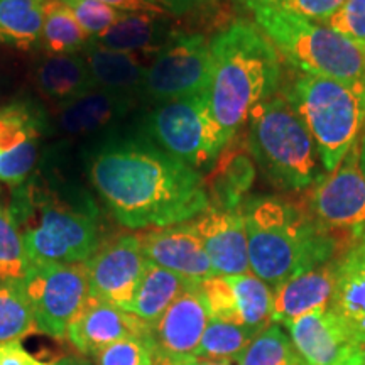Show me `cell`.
<instances>
[{
    "label": "cell",
    "instance_id": "obj_43",
    "mask_svg": "<svg viewBox=\"0 0 365 365\" xmlns=\"http://www.w3.org/2000/svg\"><path fill=\"white\" fill-rule=\"evenodd\" d=\"M237 2L250 12L255 7H271L277 2V0H237Z\"/></svg>",
    "mask_w": 365,
    "mask_h": 365
},
{
    "label": "cell",
    "instance_id": "obj_8",
    "mask_svg": "<svg viewBox=\"0 0 365 365\" xmlns=\"http://www.w3.org/2000/svg\"><path fill=\"white\" fill-rule=\"evenodd\" d=\"M144 134L164 153L195 170L215 163L228 145L210 112L207 91L156 103L144 117Z\"/></svg>",
    "mask_w": 365,
    "mask_h": 365
},
{
    "label": "cell",
    "instance_id": "obj_39",
    "mask_svg": "<svg viewBox=\"0 0 365 365\" xmlns=\"http://www.w3.org/2000/svg\"><path fill=\"white\" fill-rule=\"evenodd\" d=\"M173 19L205 17L218 9V0H153Z\"/></svg>",
    "mask_w": 365,
    "mask_h": 365
},
{
    "label": "cell",
    "instance_id": "obj_47",
    "mask_svg": "<svg viewBox=\"0 0 365 365\" xmlns=\"http://www.w3.org/2000/svg\"><path fill=\"white\" fill-rule=\"evenodd\" d=\"M360 166H362V171L365 173V134L362 137V143H360Z\"/></svg>",
    "mask_w": 365,
    "mask_h": 365
},
{
    "label": "cell",
    "instance_id": "obj_19",
    "mask_svg": "<svg viewBox=\"0 0 365 365\" xmlns=\"http://www.w3.org/2000/svg\"><path fill=\"white\" fill-rule=\"evenodd\" d=\"M137 98L93 88L81 97L54 107L49 113L51 132L66 137H91L105 132L132 110Z\"/></svg>",
    "mask_w": 365,
    "mask_h": 365
},
{
    "label": "cell",
    "instance_id": "obj_24",
    "mask_svg": "<svg viewBox=\"0 0 365 365\" xmlns=\"http://www.w3.org/2000/svg\"><path fill=\"white\" fill-rule=\"evenodd\" d=\"M330 308L365 339V239L336 257V286Z\"/></svg>",
    "mask_w": 365,
    "mask_h": 365
},
{
    "label": "cell",
    "instance_id": "obj_40",
    "mask_svg": "<svg viewBox=\"0 0 365 365\" xmlns=\"http://www.w3.org/2000/svg\"><path fill=\"white\" fill-rule=\"evenodd\" d=\"M0 365H49L26 350L21 340H11L0 344Z\"/></svg>",
    "mask_w": 365,
    "mask_h": 365
},
{
    "label": "cell",
    "instance_id": "obj_28",
    "mask_svg": "<svg viewBox=\"0 0 365 365\" xmlns=\"http://www.w3.org/2000/svg\"><path fill=\"white\" fill-rule=\"evenodd\" d=\"M46 0H0V44L33 49L39 46Z\"/></svg>",
    "mask_w": 365,
    "mask_h": 365
},
{
    "label": "cell",
    "instance_id": "obj_3",
    "mask_svg": "<svg viewBox=\"0 0 365 365\" xmlns=\"http://www.w3.org/2000/svg\"><path fill=\"white\" fill-rule=\"evenodd\" d=\"M250 272L276 289L291 277L335 259L339 242L304 208L274 198H250L242 207Z\"/></svg>",
    "mask_w": 365,
    "mask_h": 365
},
{
    "label": "cell",
    "instance_id": "obj_27",
    "mask_svg": "<svg viewBox=\"0 0 365 365\" xmlns=\"http://www.w3.org/2000/svg\"><path fill=\"white\" fill-rule=\"evenodd\" d=\"M48 132L49 112L34 100H16L0 108V154L41 140Z\"/></svg>",
    "mask_w": 365,
    "mask_h": 365
},
{
    "label": "cell",
    "instance_id": "obj_18",
    "mask_svg": "<svg viewBox=\"0 0 365 365\" xmlns=\"http://www.w3.org/2000/svg\"><path fill=\"white\" fill-rule=\"evenodd\" d=\"M193 225L217 274L237 276L250 272L247 232L240 208L222 210L210 207L207 212L195 218Z\"/></svg>",
    "mask_w": 365,
    "mask_h": 365
},
{
    "label": "cell",
    "instance_id": "obj_38",
    "mask_svg": "<svg viewBox=\"0 0 365 365\" xmlns=\"http://www.w3.org/2000/svg\"><path fill=\"white\" fill-rule=\"evenodd\" d=\"M345 2L346 0H277L271 7L294 14L303 19L327 24Z\"/></svg>",
    "mask_w": 365,
    "mask_h": 365
},
{
    "label": "cell",
    "instance_id": "obj_34",
    "mask_svg": "<svg viewBox=\"0 0 365 365\" xmlns=\"http://www.w3.org/2000/svg\"><path fill=\"white\" fill-rule=\"evenodd\" d=\"M95 365H159L154 336L115 341L95 357Z\"/></svg>",
    "mask_w": 365,
    "mask_h": 365
},
{
    "label": "cell",
    "instance_id": "obj_13",
    "mask_svg": "<svg viewBox=\"0 0 365 365\" xmlns=\"http://www.w3.org/2000/svg\"><path fill=\"white\" fill-rule=\"evenodd\" d=\"M210 318L261 333L271 323L274 291L252 272L217 276L200 282Z\"/></svg>",
    "mask_w": 365,
    "mask_h": 365
},
{
    "label": "cell",
    "instance_id": "obj_15",
    "mask_svg": "<svg viewBox=\"0 0 365 365\" xmlns=\"http://www.w3.org/2000/svg\"><path fill=\"white\" fill-rule=\"evenodd\" d=\"M286 327L294 350L308 365H349L364 340L331 308L301 314Z\"/></svg>",
    "mask_w": 365,
    "mask_h": 365
},
{
    "label": "cell",
    "instance_id": "obj_35",
    "mask_svg": "<svg viewBox=\"0 0 365 365\" xmlns=\"http://www.w3.org/2000/svg\"><path fill=\"white\" fill-rule=\"evenodd\" d=\"M61 2L70 9L76 22L88 34L90 39L98 38L127 14L98 0H61Z\"/></svg>",
    "mask_w": 365,
    "mask_h": 365
},
{
    "label": "cell",
    "instance_id": "obj_42",
    "mask_svg": "<svg viewBox=\"0 0 365 365\" xmlns=\"http://www.w3.org/2000/svg\"><path fill=\"white\" fill-rule=\"evenodd\" d=\"M53 365H95L88 357H78V355H65V357L58 359Z\"/></svg>",
    "mask_w": 365,
    "mask_h": 365
},
{
    "label": "cell",
    "instance_id": "obj_25",
    "mask_svg": "<svg viewBox=\"0 0 365 365\" xmlns=\"http://www.w3.org/2000/svg\"><path fill=\"white\" fill-rule=\"evenodd\" d=\"M193 284L196 282L186 281L185 277L149 262L129 312L154 328L166 309Z\"/></svg>",
    "mask_w": 365,
    "mask_h": 365
},
{
    "label": "cell",
    "instance_id": "obj_37",
    "mask_svg": "<svg viewBox=\"0 0 365 365\" xmlns=\"http://www.w3.org/2000/svg\"><path fill=\"white\" fill-rule=\"evenodd\" d=\"M327 26L365 48V0H346Z\"/></svg>",
    "mask_w": 365,
    "mask_h": 365
},
{
    "label": "cell",
    "instance_id": "obj_5",
    "mask_svg": "<svg viewBox=\"0 0 365 365\" xmlns=\"http://www.w3.org/2000/svg\"><path fill=\"white\" fill-rule=\"evenodd\" d=\"M247 124V149L276 188L301 191L322 180L317 144L286 93L259 103Z\"/></svg>",
    "mask_w": 365,
    "mask_h": 365
},
{
    "label": "cell",
    "instance_id": "obj_14",
    "mask_svg": "<svg viewBox=\"0 0 365 365\" xmlns=\"http://www.w3.org/2000/svg\"><path fill=\"white\" fill-rule=\"evenodd\" d=\"M210 322L200 284L190 286L153 328L159 365H186L196 359Z\"/></svg>",
    "mask_w": 365,
    "mask_h": 365
},
{
    "label": "cell",
    "instance_id": "obj_41",
    "mask_svg": "<svg viewBox=\"0 0 365 365\" xmlns=\"http://www.w3.org/2000/svg\"><path fill=\"white\" fill-rule=\"evenodd\" d=\"M122 12H145V14H166L153 0H98ZM168 16V14H166Z\"/></svg>",
    "mask_w": 365,
    "mask_h": 365
},
{
    "label": "cell",
    "instance_id": "obj_20",
    "mask_svg": "<svg viewBox=\"0 0 365 365\" xmlns=\"http://www.w3.org/2000/svg\"><path fill=\"white\" fill-rule=\"evenodd\" d=\"M336 286V259L301 272L274 289L272 323H287L314 309L330 308Z\"/></svg>",
    "mask_w": 365,
    "mask_h": 365
},
{
    "label": "cell",
    "instance_id": "obj_2",
    "mask_svg": "<svg viewBox=\"0 0 365 365\" xmlns=\"http://www.w3.org/2000/svg\"><path fill=\"white\" fill-rule=\"evenodd\" d=\"M212 78L208 107L230 144L250 112L277 93L281 85V56L254 22H230L210 39Z\"/></svg>",
    "mask_w": 365,
    "mask_h": 365
},
{
    "label": "cell",
    "instance_id": "obj_33",
    "mask_svg": "<svg viewBox=\"0 0 365 365\" xmlns=\"http://www.w3.org/2000/svg\"><path fill=\"white\" fill-rule=\"evenodd\" d=\"M293 352V341L282 328L269 325L240 354L237 365H282Z\"/></svg>",
    "mask_w": 365,
    "mask_h": 365
},
{
    "label": "cell",
    "instance_id": "obj_32",
    "mask_svg": "<svg viewBox=\"0 0 365 365\" xmlns=\"http://www.w3.org/2000/svg\"><path fill=\"white\" fill-rule=\"evenodd\" d=\"M31 269L19 225L0 205V281H22Z\"/></svg>",
    "mask_w": 365,
    "mask_h": 365
},
{
    "label": "cell",
    "instance_id": "obj_46",
    "mask_svg": "<svg viewBox=\"0 0 365 365\" xmlns=\"http://www.w3.org/2000/svg\"><path fill=\"white\" fill-rule=\"evenodd\" d=\"M282 365H308V364L304 362V360L298 355V352H296V350H294V352L289 355V359H287Z\"/></svg>",
    "mask_w": 365,
    "mask_h": 365
},
{
    "label": "cell",
    "instance_id": "obj_26",
    "mask_svg": "<svg viewBox=\"0 0 365 365\" xmlns=\"http://www.w3.org/2000/svg\"><path fill=\"white\" fill-rule=\"evenodd\" d=\"M255 178L254 164L244 153H232L218 156L212 178L205 180L210 207L237 210L252 186Z\"/></svg>",
    "mask_w": 365,
    "mask_h": 365
},
{
    "label": "cell",
    "instance_id": "obj_17",
    "mask_svg": "<svg viewBox=\"0 0 365 365\" xmlns=\"http://www.w3.org/2000/svg\"><path fill=\"white\" fill-rule=\"evenodd\" d=\"M139 240L149 262L185 277L186 281L200 284L217 276L193 220L143 232Z\"/></svg>",
    "mask_w": 365,
    "mask_h": 365
},
{
    "label": "cell",
    "instance_id": "obj_11",
    "mask_svg": "<svg viewBox=\"0 0 365 365\" xmlns=\"http://www.w3.org/2000/svg\"><path fill=\"white\" fill-rule=\"evenodd\" d=\"M307 212L330 234L344 232L352 242L365 239V173L360 166V143L352 145L335 171L314 182Z\"/></svg>",
    "mask_w": 365,
    "mask_h": 365
},
{
    "label": "cell",
    "instance_id": "obj_12",
    "mask_svg": "<svg viewBox=\"0 0 365 365\" xmlns=\"http://www.w3.org/2000/svg\"><path fill=\"white\" fill-rule=\"evenodd\" d=\"M148 264L139 235L108 240L85 262L90 296L129 312Z\"/></svg>",
    "mask_w": 365,
    "mask_h": 365
},
{
    "label": "cell",
    "instance_id": "obj_31",
    "mask_svg": "<svg viewBox=\"0 0 365 365\" xmlns=\"http://www.w3.org/2000/svg\"><path fill=\"white\" fill-rule=\"evenodd\" d=\"M259 335L252 328L210 318L196 359L237 362L240 354Z\"/></svg>",
    "mask_w": 365,
    "mask_h": 365
},
{
    "label": "cell",
    "instance_id": "obj_44",
    "mask_svg": "<svg viewBox=\"0 0 365 365\" xmlns=\"http://www.w3.org/2000/svg\"><path fill=\"white\" fill-rule=\"evenodd\" d=\"M349 365H365V339L357 345L354 357L350 360Z\"/></svg>",
    "mask_w": 365,
    "mask_h": 365
},
{
    "label": "cell",
    "instance_id": "obj_45",
    "mask_svg": "<svg viewBox=\"0 0 365 365\" xmlns=\"http://www.w3.org/2000/svg\"><path fill=\"white\" fill-rule=\"evenodd\" d=\"M186 365H234V362H225V360H203V359H195Z\"/></svg>",
    "mask_w": 365,
    "mask_h": 365
},
{
    "label": "cell",
    "instance_id": "obj_4",
    "mask_svg": "<svg viewBox=\"0 0 365 365\" xmlns=\"http://www.w3.org/2000/svg\"><path fill=\"white\" fill-rule=\"evenodd\" d=\"M11 213L31 264H83L97 252L100 228L90 200L53 190L38 178L19 185Z\"/></svg>",
    "mask_w": 365,
    "mask_h": 365
},
{
    "label": "cell",
    "instance_id": "obj_22",
    "mask_svg": "<svg viewBox=\"0 0 365 365\" xmlns=\"http://www.w3.org/2000/svg\"><path fill=\"white\" fill-rule=\"evenodd\" d=\"M178 27L173 26V17L166 14L127 12L117 24L105 31L98 38L90 39V44L98 48L132 54L154 56L159 48L171 38Z\"/></svg>",
    "mask_w": 365,
    "mask_h": 365
},
{
    "label": "cell",
    "instance_id": "obj_1",
    "mask_svg": "<svg viewBox=\"0 0 365 365\" xmlns=\"http://www.w3.org/2000/svg\"><path fill=\"white\" fill-rule=\"evenodd\" d=\"M85 173L122 227L164 228L210 208L205 178L144 137L103 135L85 154Z\"/></svg>",
    "mask_w": 365,
    "mask_h": 365
},
{
    "label": "cell",
    "instance_id": "obj_16",
    "mask_svg": "<svg viewBox=\"0 0 365 365\" xmlns=\"http://www.w3.org/2000/svg\"><path fill=\"white\" fill-rule=\"evenodd\" d=\"M153 336V327L134 313L93 296L68 327L66 339L83 357H97L103 349L125 339Z\"/></svg>",
    "mask_w": 365,
    "mask_h": 365
},
{
    "label": "cell",
    "instance_id": "obj_21",
    "mask_svg": "<svg viewBox=\"0 0 365 365\" xmlns=\"http://www.w3.org/2000/svg\"><path fill=\"white\" fill-rule=\"evenodd\" d=\"M34 90L54 107L97 88L81 54H44L31 73Z\"/></svg>",
    "mask_w": 365,
    "mask_h": 365
},
{
    "label": "cell",
    "instance_id": "obj_7",
    "mask_svg": "<svg viewBox=\"0 0 365 365\" xmlns=\"http://www.w3.org/2000/svg\"><path fill=\"white\" fill-rule=\"evenodd\" d=\"M286 97L313 135L323 170L335 171L365 129V83L303 73Z\"/></svg>",
    "mask_w": 365,
    "mask_h": 365
},
{
    "label": "cell",
    "instance_id": "obj_9",
    "mask_svg": "<svg viewBox=\"0 0 365 365\" xmlns=\"http://www.w3.org/2000/svg\"><path fill=\"white\" fill-rule=\"evenodd\" d=\"M210 78V39L202 33L176 29L150 59L143 97L156 103L193 97L208 91Z\"/></svg>",
    "mask_w": 365,
    "mask_h": 365
},
{
    "label": "cell",
    "instance_id": "obj_36",
    "mask_svg": "<svg viewBox=\"0 0 365 365\" xmlns=\"http://www.w3.org/2000/svg\"><path fill=\"white\" fill-rule=\"evenodd\" d=\"M41 140L0 154V180L19 186L29 180L39 161Z\"/></svg>",
    "mask_w": 365,
    "mask_h": 365
},
{
    "label": "cell",
    "instance_id": "obj_29",
    "mask_svg": "<svg viewBox=\"0 0 365 365\" xmlns=\"http://www.w3.org/2000/svg\"><path fill=\"white\" fill-rule=\"evenodd\" d=\"M88 34L81 29L61 0H46L44 26L39 46L44 54H78L88 46Z\"/></svg>",
    "mask_w": 365,
    "mask_h": 365
},
{
    "label": "cell",
    "instance_id": "obj_30",
    "mask_svg": "<svg viewBox=\"0 0 365 365\" xmlns=\"http://www.w3.org/2000/svg\"><path fill=\"white\" fill-rule=\"evenodd\" d=\"M39 333L22 281H0V344Z\"/></svg>",
    "mask_w": 365,
    "mask_h": 365
},
{
    "label": "cell",
    "instance_id": "obj_10",
    "mask_svg": "<svg viewBox=\"0 0 365 365\" xmlns=\"http://www.w3.org/2000/svg\"><path fill=\"white\" fill-rule=\"evenodd\" d=\"M39 333L65 340L68 327L90 298L83 264H31L22 279Z\"/></svg>",
    "mask_w": 365,
    "mask_h": 365
},
{
    "label": "cell",
    "instance_id": "obj_23",
    "mask_svg": "<svg viewBox=\"0 0 365 365\" xmlns=\"http://www.w3.org/2000/svg\"><path fill=\"white\" fill-rule=\"evenodd\" d=\"M80 54L85 59L97 88L132 98L143 97L148 65H144L140 54L110 51L90 43Z\"/></svg>",
    "mask_w": 365,
    "mask_h": 365
},
{
    "label": "cell",
    "instance_id": "obj_6",
    "mask_svg": "<svg viewBox=\"0 0 365 365\" xmlns=\"http://www.w3.org/2000/svg\"><path fill=\"white\" fill-rule=\"evenodd\" d=\"M254 24L304 75L365 83V48L328 27L274 7L252 9Z\"/></svg>",
    "mask_w": 365,
    "mask_h": 365
}]
</instances>
